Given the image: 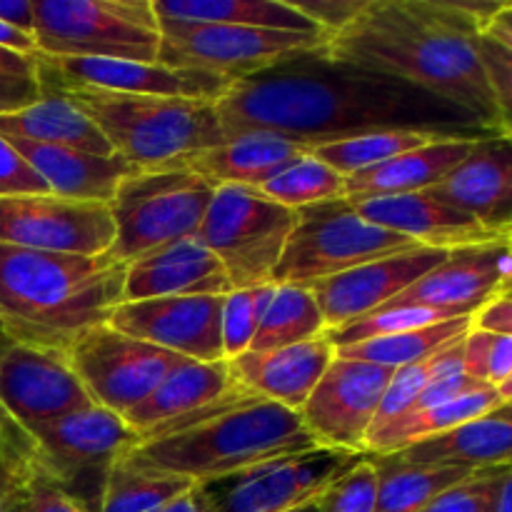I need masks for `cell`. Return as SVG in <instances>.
Wrapping results in <instances>:
<instances>
[{
	"label": "cell",
	"instance_id": "6da1fadb",
	"mask_svg": "<svg viewBox=\"0 0 512 512\" xmlns=\"http://www.w3.org/2000/svg\"><path fill=\"white\" fill-rule=\"evenodd\" d=\"M215 110L225 138L275 133L310 148L378 130L455 138L498 135L415 85L338 63L323 48L290 55L263 73L238 80L215 103Z\"/></svg>",
	"mask_w": 512,
	"mask_h": 512
},
{
	"label": "cell",
	"instance_id": "7a4b0ae2",
	"mask_svg": "<svg viewBox=\"0 0 512 512\" xmlns=\"http://www.w3.org/2000/svg\"><path fill=\"white\" fill-rule=\"evenodd\" d=\"M498 8L500 3L368 0L348 25L328 35L323 53L415 85L498 133V110L478 45Z\"/></svg>",
	"mask_w": 512,
	"mask_h": 512
},
{
	"label": "cell",
	"instance_id": "3957f363",
	"mask_svg": "<svg viewBox=\"0 0 512 512\" xmlns=\"http://www.w3.org/2000/svg\"><path fill=\"white\" fill-rule=\"evenodd\" d=\"M315 448L318 443L300 413L238 390L188 418L143 435L123 463L145 473L205 485Z\"/></svg>",
	"mask_w": 512,
	"mask_h": 512
},
{
	"label": "cell",
	"instance_id": "277c9868",
	"mask_svg": "<svg viewBox=\"0 0 512 512\" xmlns=\"http://www.w3.org/2000/svg\"><path fill=\"white\" fill-rule=\"evenodd\" d=\"M125 263L0 245V338L68 353L123 303Z\"/></svg>",
	"mask_w": 512,
	"mask_h": 512
},
{
	"label": "cell",
	"instance_id": "5b68a950",
	"mask_svg": "<svg viewBox=\"0 0 512 512\" xmlns=\"http://www.w3.org/2000/svg\"><path fill=\"white\" fill-rule=\"evenodd\" d=\"M78 105L100 128L113 153L133 170L180 165L200 150L225 140L218 110L210 100L125 95L78 85L43 83Z\"/></svg>",
	"mask_w": 512,
	"mask_h": 512
},
{
	"label": "cell",
	"instance_id": "8992f818",
	"mask_svg": "<svg viewBox=\"0 0 512 512\" xmlns=\"http://www.w3.org/2000/svg\"><path fill=\"white\" fill-rule=\"evenodd\" d=\"M0 430L25 473L55 485L90 512H98L108 475L140 440L120 415L98 405L33 428L0 413Z\"/></svg>",
	"mask_w": 512,
	"mask_h": 512
},
{
	"label": "cell",
	"instance_id": "52a82bcc",
	"mask_svg": "<svg viewBox=\"0 0 512 512\" xmlns=\"http://www.w3.org/2000/svg\"><path fill=\"white\" fill-rule=\"evenodd\" d=\"M33 38L48 58L155 63L160 20L153 0H33Z\"/></svg>",
	"mask_w": 512,
	"mask_h": 512
},
{
	"label": "cell",
	"instance_id": "ba28073f",
	"mask_svg": "<svg viewBox=\"0 0 512 512\" xmlns=\"http://www.w3.org/2000/svg\"><path fill=\"white\" fill-rule=\"evenodd\" d=\"M213 193V185L183 165L135 170L110 200L115 223L110 255L128 265L165 245L195 238Z\"/></svg>",
	"mask_w": 512,
	"mask_h": 512
},
{
	"label": "cell",
	"instance_id": "9c48e42d",
	"mask_svg": "<svg viewBox=\"0 0 512 512\" xmlns=\"http://www.w3.org/2000/svg\"><path fill=\"white\" fill-rule=\"evenodd\" d=\"M423 248L410 238L368 223L345 198L295 210V228L275 270V285L310 288L385 255Z\"/></svg>",
	"mask_w": 512,
	"mask_h": 512
},
{
	"label": "cell",
	"instance_id": "30bf717a",
	"mask_svg": "<svg viewBox=\"0 0 512 512\" xmlns=\"http://www.w3.org/2000/svg\"><path fill=\"white\" fill-rule=\"evenodd\" d=\"M295 228V210L255 188H215L195 238L220 260L233 290L275 285V270Z\"/></svg>",
	"mask_w": 512,
	"mask_h": 512
},
{
	"label": "cell",
	"instance_id": "8fae6325",
	"mask_svg": "<svg viewBox=\"0 0 512 512\" xmlns=\"http://www.w3.org/2000/svg\"><path fill=\"white\" fill-rule=\"evenodd\" d=\"M160 20L158 63L180 70H200L238 83L270 65L305 50L323 48L328 35L290 30L245 28L223 23Z\"/></svg>",
	"mask_w": 512,
	"mask_h": 512
},
{
	"label": "cell",
	"instance_id": "7c38bea8",
	"mask_svg": "<svg viewBox=\"0 0 512 512\" xmlns=\"http://www.w3.org/2000/svg\"><path fill=\"white\" fill-rule=\"evenodd\" d=\"M360 458L365 455L315 448L195 488L203 512H290L318 500Z\"/></svg>",
	"mask_w": 512,
	"mask_h": 512
},
{
	"label": "cell",
	"instance_id": "4fadbf2b",
	"mask_svg": "<svg viewBox=\"0 0 512 512\" xmlns=\"http://www.w3.org/2000/svg\"><path fill=\"white\" fill-rule=\"evenodd\" d=\"M68 360L93 405L125 415L138 408L185 358L135 340L110 323L85 330L68 348Z\"/></svg>",
	"mask_w": 512,
	"mask_h": 512
},
{
	"label": "cell",
	"instance_id": "5bb4252c",
	"mask_svg": "<svg viewBox=\"0 0 512 512\" xmlns=\"http://www.w3.org/2000/svg\"><path fill=\"white\" fill-rule=\"evenodd\" d=\"M113 243L115 223L105 203L53 193L0 198V245L98 258L110 253Z\"/></svg>",
	"mask_w": 512,
	"mask_h": 512
},
{
	"label": "cell",
	"instance_id": "9a60e30c",
	"mask_svg": "<svg viewBox=\"0 0 512 512\" xmlns=\"http://www.w3.org/2000/svg\"><path fill=\"white\" fill-rule=\"evenodd\" d=\"M393 368L335 355L300 408V420L318 448L368 455V435Z\"/></svg>",
	"mask_w": 512,
	"mask_h": 512
},
{
	"label": "cell",
	"instance_id": "2e32d148",
	"mask_svg": "<svg viewBox=\"0 0 512 512\" xmlns=\"http://www.w3.org/2000/svg\"><path fill=\"white\" fill-rule=\"evenodd\" d=\"M68 355L0 338V413L23 428L90 408Z\"/></svg>",
	"mask_w": 512,
	"mask_h": 512
},
{
	"label": "cell",
	"instance_id": "e0dca14e",
	"mask_svg": "<svg viewBox=\"0 0 512 512\" xmlns=\"http://www.w3.org/2000/svg\"><path fill=\"white\" fill-rule=\"evenodd\" d=\"M115 330L135 340L163 348L185 360L218 363L223 353V298L188 295V298L123 300L108 320Z\"/></svg>",
	"mask_w": 512,
	"mask_h": 512
},
{
	"label": "cell",
	"instance_id": "ac0fdd59",
	"mask_svg": "<svg viewBox=\"0 0 512 512\" xmlns=\"http://www.w3.org/2000/svg\"><path fill=\"white\" fill-rule=\"evenodd\" d=\"M40 80L55 85L108 90L125 95H163L218 103L230 90V80L200 70L168 68L163 63H140L118 58H48L35 53Z\"/></svg>",
	"mask_w": 512,
	"mask_h": 512
},
{
	"label": "cell",
	"instance_id": "d6986e66",
	"mask_svg": "<svg viewBox=\"0 0 512 512\" xmlns=\"http://www.w3.org/2000/svg\"><path fill=\"white\" fill-rule=\"evenodd\" d=\"M448 258L445 250L413 248L405 253L385 255L353 270L310 285L315 303L325 320V333L365 318L398 298L403 290L418 283L425 273Z\"/></svg>",
	"mask_w": 512,
	"mask_h": 512
},
{
	"label": "cell",
	"instance_id": "ffe728a7",
	"mask_svg": "<svg viewBox=\"0 0 512 512\" xmlns=\"http://www.w3.org/2000/svg\"><path fill=\"white\" fill-rule=\"evenodd\" d=\"M428 193L505 238L512 228V138H480L468 158Z\"/></svg>",
	"mask_w": 512,
	"mask_h": 512
},
{
	"label": "cell",
	"instance_id": "44dd1931",
	"mask_svg": "<svg viewBox=\"0 0 512 512\" xmlns=\"http://www.w3.org/2000/svg\"><path fill=\"white\" fill-rule=\"evenodd\" d=\"M355 210L368 223L410 238L423 248L453 253L460 248H478V245L508 243L503 235L493 233L470 215L460 213L453 205L425 193L388 195V198H370L353 203Z\"/></svg>",
	"mask_w": 512,
	"mask_h": 512
},
{
	"label": "cell",
	"instance_id": "7402d4cb",
	"mask_svg": "<svg viewBox=\"0 0 512 512\" xmlns=\"http://www.w3.org/2000/svg\"><path fill=\"white\" fill-rule=\"evenodd\" d=\"M335 345L328 335L285 345L275 350H248L228 360L235 383L258 398L295 410L305 405L318 380L335 360Z\"/></svg>",
	"mask_w": 512,
	"mask_h": 512
},
{
	"label": "cell",
	"instance_id": "603a6c76",
	"mask_svg": "<svg viewBox=\"0 0 512 512\" xmlns=\"http://www.w3.org/2000/svg\"><path fill=\"white\" fill-rule=\"evenodd\" d=\"M233 293L220 260L198 238L165 245L125 265L123 300L188 298V295Z\"/></svg>",
	"mask_w": 512,
	"mask_h": 512
},
{
	"label": "cell",
	"instance_id": "cb8c5ba5",
	"mask_svg": "<svg viewBox=\"0 0 512 512\" xmlns=\"http://www.w3.org/2000/svg\"><path fill=\"white\" fill-rule=\"evenodd\" d=\"M505 250L508 243L453 250L443 263L435 265L388 305H423L475 315L500 293Z\"/></svg>",
	"mask_w": 512,
	"mask_h": 512
},
{
	"label": "cell",
	"instance_id": "d4e9b609",
	"mask_svg": "<svg viewBox=\"0 0 512 512\" xmlns=\"http://www.w3.org/2000/svg\"><path fill=\"white\" fill-rule=\"evenodd\" d=\"M238 390L243 388L235 383L228 360H218V363L183 360L123 420L138 438H143V435L175 423V420L188 418Z\"/></svg>",
	"mask_w": 512,
	"mask_h": 512
},
{
	"label": "cell",
	"instance_id": "484cf974",
	"mask_svg": "<svg viewBox=\"0 0 512 512\" xmlns=\"http://www.w3.org/2000/svg\"><path fill=\"white\" fill-rule=\"evenodd\" d=\"M310 150H313L310 145L275 133H240L225 138L215 148L190 155L180 165L188 168L190 173L200 175L213 188L240 185V188L258 190L260 185L275 178L285 165Z\"/></svg>",
	"mask_w": 512,
	"mask_h": 512
},
{
	"label": "cell",
	"instance_id": "4316f807",
	"mask_svg": "<svg viewBox=\"0 0 512 512\" xmlns=\"http://www.w3.org/2000/svg\"><path fill=\"white\" fill-rule=\"evenodd\" d=\"M480 138H438L398 158L345 178V200L360 203L388 195L425 193L453 173Z\"/></svg>",
	"mask_w": 512,
	"mask_h": 512
},
{
	"label": "cell",
	"instance_id": "83f0119b",
	"mask_svg": "<svg viewBox=\"0 0 512 512\" xmlns=\"http://www.w3.org/2000/svg\"><path fill=\"white\" fill-rule=\"evenodd\" d=\"M10 143L58 198L110 205L118 185L135 173L118 155H93L60 145L25 143V140H10Z\"/></svg>",
	"mask_w": 512,
	"mask_h": 512
},
{
	"label": "cell",
	"instance_id": "f1b7e54d",
	"mask_svg": "<svg viewBox=\"0 0 512 512\" xmlns=\"http://www.w3.org/2000/svg\"><path fill=\"white\" fill-rule=\"evenodd\" d=\"M5 140L83 150L93 155H115L98 125L58 90L43 88V98L13 113L0 115Z\"/></svg>",
	"mask_w": 512,
	"mask_h": 512
},
{
	"label": "cell",
	"instance_id": "f546056e",
	"mask_svg": "<svg viewBox=\"0 0 512 512\" xmlns=\"http://www.w3.org/2000/svg\"><path fill=\"white\" fill-rule=\"evenodd\" d=\"M398 458L468 470L512 468V420L500 418L498 413L483 415L448 433L410 445L398 453Z\"/></svg>",
	"mask_w": 512,
	"mask_h": 512
},
{
	"label": "cell",
	"instance_id": "4dcf8cb0",
	"mask_svg": "<svg viewBox=\"0 0 512 512\" xmlns=\"http://www.w3.org/2000/svg\"><path fill=\"white\" fill-rule=\"evenodd\" d=\"M500 405H503V398H500L498 388L480 385V388L470 390V393L460 395L455 400H448V403L405 413L368 435V455H375V458L398 455L408 450L410 445L423 443V440L448 433L458 425L495 413Z\"/></svg>",
	"mask_w": 512,
	"mask_h": 512
},
{
	"label": "cell",
	"instance_id": "1f68e13d",
	"mask_svg": "<svg viewBox=\"0 0 512 512\" xmlns=\"http://www.w3.org/2000/svg\"><path fill=\"white\" fill-rule=\"evenodd\" d=\"M158 18L188 23H223L245 28L323 33L288 0H153ZM325 35V33H323Z\"/></svg>",
	"mask_w": 512,
	"mask_h": 512
},
{
	"label": "cell",
	"instance_id": "d6a6232c",
	"mask_svg": "<svg viewBox=\"0 0 512 512\" xmlns=\"http://www.w3.org/2000/svg\"><path fill=\"white\" fill-rule=\"evenodd\" d=\"M378 468V508L375 512H420L438 495L473 478L480 470L455 465L408 463L398 455H370Z\"/></svg>",
	"mask_w": 512,
	"mask_h": 512
},
{
	"label": "cell",
	"instance_id": "836d02e7",
	"mask_svg": "<svg viewBox=\"0 0 512 512\" xmlns=\"http://www.w3.org/2000/svg\"><path fill=\"white\" fill-rule=\"evenodd\" d=\"M473 318L475 315H468V318L445 320V323L430 325V328L383 335V338H370L363 340V343L335 348V353H338L340 358L363 360V363L398 370L405 368V365H415L420 363V360L433 358L435 353H440V350H445L448 345H453L455 340L465 338V335L470 333V328H473Z\"/></svg>",
	"mask_w": 512,
	"mask_h": 512
},
{
	"label": "cell",
	"instance_id": "e575fe53",
	"mask_svg": "<svg viewBox=\"0 0 512 512\" xmlns=\"http://www.w3.org/2000/svg\"><path fill=\"white\" fill-rule=\"evenodd\" d=\"M325 335V320L310 288L275 285L250 350H275Z\"/></svg>",
	"mask_w": 512,
	"mask_h": 512
},
{
	"label": "cell",
	"instance_id": "d590c367",
	"mask_svg": "<svg viewBox=\"0 0 512 512\" xmlns=\"http://www.w3.org/2000/svg\"><path fill=\"white\" fill-rule=\"evenodd\" d=\"M438 138H455V135L418 133V130H378V133H365L355 135V138L335 140V143L315 145L313 155L323 160L325 165H330L335 173L348 178V175L388 163V160L420 148V145L433 143Z\"/></svg>",
	"mask_w": 512,
	"mask_h": 512
},
{
	"label": "cell",
	"instance_id": "8d00e7d4",
	"mask_svg": "<svg viewBox=\"0 0 512 512\" xmlns=\"http://www.w3.org/2000/svg\"><path fill=\"white\" fill-rule=\"evenodd\" d=\"M193 488L188 480L145 473L120 460L108 475L98 512H160Z\"/></svg>",
	"mask_w": 512,
	"mask_h": 512
},
{
	"label": "cell",
	"instance_id": "74e56055",
	"mask_svg": "<svg viewBox=\"0 0 512 512\" xmlns=\"http://www.w3.org/2000/svg\"><path fill=\"white\" fill-rule=\"evenodd\" d=\"M260 193L290 210L345 198V178L315 158L313 150L285 165L275 178L260 185Z\"/></svg>",
	"mask_w": 512,
	"mask_h": 512
},
{
	"label": "cell",
	"instance_id": "f35d334b",
	"mask_svg": "<svg viewBox=\"0 0 512 512\" xmlns=\"http://www.w3.org/2000/svg\"><path fill=\"white\" fill-rule=\"evenodd\" d=\"M455 318H468V313H460V310L423 308V305H383V308L373 310V313L365 315V318L343 325V328L338 330H330V333L325 335H328V340L335 348H343V345L363 343V340L383 338V335L430 328V325H438Z\"/></svg>",
	"mask_w": 512,
	"mask_h": 512
},
{
	"label": "cell",
	"instance_id": "ab89813d",
	"mask_svg": "<svg viewBox=\"0 0 512 512\" xmlns=\"http://www.w3.org/2000/svg\"><path fill=\"white\" fill-rule=\"evenodd\" d=\"M275 285L233 290L223 298V353L225 360L248 353L255 333L260 328L265 308L270 303Z\"/></svg>",
	"mask_w": 512,
	"mask_h": 512
},
{
	"label": "cell",
	"instance_id": "60d3db41",
	"mask_svg": "<svg viewBox=\"0 0 512 512\" xmlns=\"http://www.w3.org/2000/svg\"><path fill=\"white\" fill-rule=\"evenodd\" d=\"M463 370L475 383L500 388L512 378V335L470 328L463 340Z\"/></svg>",
	"mask_w": 512,
	"mask_h": 512
},
{
	"label": "cell",
	"instance_id": "b9f144b4",
	"mask_svg": "<svg viewBox=\"0 0 512 512\" xmlns=\"http://www.w3.org/2000/svg\"><path fill=\"white\" fill-rule=\"evenodd\" d=\"M378 508V468L365 455L358 465L340 475L323 495L320 512H375Z\"/></svg>",
	"mask_w": 512,
	"mask_h": 512
},
{
	"label": "cell",
	"instance_id": "7bdbcfd3",
	"mask_svg": "<svg viewBox=\"0 0 512 512\" xmlns=\"http://www.w3.org/2000/svg\"><path fill=\"white\" fill-rule=\"evenodd\" d=\"M43 98L38 58L0 48V115Z\"/></svg>",
	"mask_w": 512,
	"mask_h": 512
},
{
	"label": "cell",
	"instance_id": "ee69618b",
	"mask_svg": "<svg viewBox=\"0 0 512 512\" xmlns=\"http://www.w3.org/2000/svg\"><path fill=\"white\" fill-rule=\"evenodd\" d=\"M478 45L498 110V133L512 138V53L485 35H480Z\"/></svg>",
	"mask_w": 512,
	"mask_h": 512
},
{
	"label": "cell",
	"instance_id": "f6af8a7d",
	"mask_svg": "<svg viewBox=\"0 0 512 512\" xmlns=\"http://www.w3.org/2000/svg\"><path fill=\"white\" fill-rule=\"evenodd\" d=\"M503 470L508 468L480 470L473 478L445 490L443 495H438L428 508L420 512H493L495 485H498Z\"/></svg>",
	"mask_w": 512,
	"mask_h": 512
},
{
	"label": "cell",
	"instance_id": "bcb514c9",
	"mask_svg": "<svg viewBox=\"0 0 512 512\" xmlns=\"http://www.w3.org/2000/svg\"><path fill=\"white\" fill-rule=\"evenodd\" d=\"M45 180L28 165L10 140L0 135V198L13 195H48Z\"/></svg>",
	"mask_w": 512,
	"mask_h": 512
},
{
	"label": "cell",
	"instance_id": "7dc6e473",
	"mask_svg": "<svg viewBox=\"0 0 512 512\" xmlns=\"http://www.w3.org/2000/svg\"><path fill=\"white\" fill-rule=\"evenodd\" d=\"M295 10L313 20L325 35L338 33L343 25H348L368 0H288Z\"/></svg>",
	"mask_w": 512,
	"mask_h": 512
},
{
	"label": "cell",
	"instance_id": "c3c4849f",
	"mask_svg": "<svg viewBox=\"0 0 512 512\" xmlns=\"http://www.w3.org/2000/svg\"><path fill=\"white\" fill-rule=\"evenodd\" d=\"M25 500H28V512H90L73 498H68L63 490L30 473H25Z\"/></svg>",
	"mask_w": 512,
	"mask_h": 512
},
{
	"label": "cell",
	"instance_id": "681fc988",
	"mask_svg": "<svg viewBox=\"0 0 512 512\" xmlns=\"http://www.w3.org/2000/svg\"><path fill=\"white\" fill-rule=\"evenodd\" d=\"M25 488V470L18 453L0 430V512L8 508Z\"/></svg>",
	"mask_w": 512,
	"mask_h": 512
},
{
	"label": "cell",
	"instance_id": "f907efd6",
	"mask_svg": "<svg viewBox=\"0 0 512 512\" xmlns=\"http://www.w3.org/2000/svg\"><path fill=\"white\" fill-rule=\"evenodd\" d=\"M473 328L490 330V333L512 335V293L495 295L475 313Z\"/></svg>",
	"mask_w": 512,
	"mask_h": 512
},
{
	"label": "cell",
	"instance_id": "816d5d0a",
	"mask_svg": "<svg viewBox=\"0 0 512 512\" xmlns=\"http://www.w3.org/2000/svg\"><path fill=\"white\" fill-rule=\"evenodd\" d=\"M0 20L33 35L35 3L33 0H0Z\"/></svg>",
	"mask_w": 512,
	"mask_h": 512
},
{
	"label": "cell",
	"instance_id": "f5cc1de1",
	"mask_svg": "<svg viewBox=\"0 0 512 512\" xmlns=\"http://www.w3.org/2000/svg\"><path fill=\"white\" fill-rule=\"evenodd\" d=\"M483 35L512 53V3H500L493 18L485 23Z\"/></svg>",
	"mask_w": 512,
	"mask_h": 512
},
{
	"label": "cell",
	"instance_id": "db71d44e",
	"mask_svg": "<svg viewBox=\"0 0 512 512\" xmlns=\"http://www.w3.org/2000/svg\"><path fill=\"white\" fill-rule=\"evenodd\" d=\"M0 48L13 50V53H20V55L38 53V45H35L33 35L23 33V30L13 28V25L3 23V20H0Z\"/></svg>",
	"mask_w": 512,
	"mask_h": 512
},
{
	"label": "cell",
	"instance_id": "11a10c76",
	"mask_svg": "<svg viewBox=\"0 0 512 512\" xmlns=\"http://www.w3.org/2000/svg\"><path fill=\"white\" fill-rule=\"evenodd\" d=\"M493 512H512V468L503 470L495 485Z\"/></svg>",
	"mask_w": 512,
	"mask_h": 512
},
{
	"label": "cell",
	"instance_id": "9f6ffc18",
	"mask_svg": "<svg viewBox=\"0 0 512 512\" xmlns=\"http://www.w3.org/2000/svg\"><path fill=\"white\" fill-rule=\"evenodd\" d=\"M160 512H203V503H200L198 488H193L190 493L180 495L175 503H170L168 508H163Z\"/></svg>",
	"mask_w": 512,
	"mask_h": 512
},
{
	"label": "cell",
	"instance_id": "6f0895ef",
	"mask_svg": "<svg viewBox=\"0 0 512 512\" xmlns=\"http://www.w3.org/2000/svg\"><path fill=\"white\" fill-rule=\"evenodd\" d=\"M512 293V240L508 243V250H505V258H503V280H500V293L505 295Z\"/></svg>",
	"mask_w": 512,
	"mask_h": 512
},
{
	"label": "cell",
	"instance_id": "680465c9",
	"mask_svg": "<svg viewBox=\"0 0 512 512\" xmlns=\"http://www.w3.org/2000/svg\"><path fill=\"white\" fill-rule=\"evenodd\" d=\"M3 512H28V500H25V488H23V493H20L18 498H15L13 503H10L8 508H5Z\"/></svg>",
	"mask_w": 512,
	"mask_h": 512
},
{
	"label": "cell",
	"instance_id": "91938a15",
	"mask_svg": "<svg viewBox=\"0 0 512 512\" xmlns=\"http://www.w3.org/2000/svg\"><path fill=\"white\" fill-rule=\"evenodd\" d=\"M498 393H500V398H503V403H510L512 400V378L505 385H500Z\"/></svg>",
	"mask_w": 512,
	"mask_h": 512
},
{
	"label": "cell",
	"instance_id": "94428289",
	"mask_svg": "<svg viewBox=\"0 0 512 512\" xmlns=\"http://www.w3.org/2000/svg\"><path fill=\"white\" fill-rule=\"evenodd\" d=\"M290 512H320V498L313 500V503L300 505V508H295V510H290Z\"/></svg>",
	"mask_w": 512,
	"mask_h": 512
},
{
	"label": "cell",
	"instance_id": "6125c7cd",
	"mask_svg": "<svg viewBox=\"0 0 512 512\" xmlns=\"http://www.w3.org/2000/svg\"><path fill=\"white\" fill-rule=\"evenodd\" d=\"M495 413H498L500 418H508V420H512V400H510V403H503V405H500V408L495 410Z\"/></svg>",
	"mask_w": 512,
	"mask_h": 512
},
{
	"label": "cell",
	"instance_id": "be15d7a7",
	"mask_svg": "<svg viewBox=\"0 0 512 512\" xmlns=\"http://www.w3.org/2000/svg\"><path fill=\"white\" fill-rule=\"evenodd\" d=\"M505 240H508V243H510V240H512V228L508 230V233H505Z\"/></svg>",
	"mask_w": 512,
	"mask_h": 512
}]
</instances>
